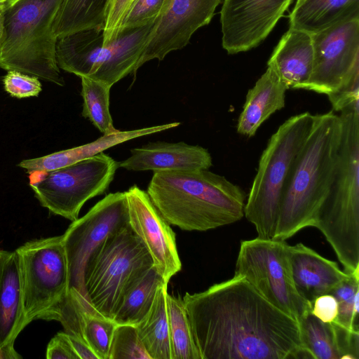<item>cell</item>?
Segmentation results:
<instances>
[{
    "instance_id": "obj_41",
    "label": "cell",
    "mask_w": 359,
    "mask_h": 359,
    "mask_svg": "<svg viewBox=\"0 0 359 359\" xmlns=\"http://www.w3.org/2000/svg\"><path fill=\"white\" fill-rule=\"evenodd\" d=\"M8 1L4 4H0V39L3 34L4 11Z\"/></svg>"
},
{
    "instance_id": "obj_17",
    "label": "cell",
    "mask_w": 359,
    "mask_h": 359,
    "mask_svg": "<svg viewBox=\"0 0 359 359\" xmlns=\"http://www.w3.org/2000/svg\"><path fill=\"white\" fill-rule=\"evenodd\" d=\"M26 326L17 252L0 250V348L10 359L21 358L14 343Z\"/></svg>"
},
{
    "instance_id": "obj_31",
    "label": "cell",
    "mask_w": 359,
    "mask_h": 359,
    "mask_svg": "<svg viewBox=\"0 0 359 359\" xmlns=\"http://www.w3.org/2000/svg\"><path fill=\"white\" fill-rule=\"evenodd\" d=\"M117 324L96 311L83 313L82 335L98 359H109L114 332Z\"/></svg>"
},
{
    "instance_id": "obj_18",
    "label": "cell",
    "mask_w": 359,
    "mask_h": 359,
    "mask_svg": "<svg viewBox=\"0 0 359 359\" xmlns=\"http://www.w3.org/2000/svg\"><path fill=\"white\" fill-rule=\"evenodd\" d=\"M155 20L120 29L115 38L104 46L99 62L88 78L112 86L128 74L135 73Z\"/></svg>"
},
{
    "instance_id": "obj_34",
    "label": "cell",
    "mask_w": 359,
    "mask_h": 359,
    "mask_svg": "<svg viewBox=\"0 0 359 359\" xmlns=\"http://www.w3.org/2000/svg\"><path fill=\"white\" fill-rule=\"evenodd\" d=\"M164 2L165 0H133L123 17L118 31L154 21L159 15Z\"/></svg>"
},
{
    "instance_id": "obj_30",
    "label": "cell",
    "mask_w": 359,
    "mask_h": 359,
    "mask_svg": "<svg viewBox=\"0 0 359 359\" xmlns=\"http://www.w3.org/2000/svg\"><path fill=\"white\" fill-rule=\"evenodd\" d=\"M298 323L303 348L308 358L339 359L330 323L321 321L311 312Z\"/></svg>"
},
{
    "instance_id": "obj_16",
    "label": "cell",
    "mask_w": 359,
    "mask_h": 359,
    "mask_svg": "<svg viewBox=\"0 0 359 359\" xmlns=\"http://www.w3.org/2000/svg\"><path fill=\"white\" fill-rule=\"evenodd\" d=\"M130 156L118 163L129 171L179 172L208 170L212 165L208 149L184 142H149L130 150Z\"/></svg>"
},
{
    "instance_id": "obj_14",
    "label": "cell",
    "mask_w": 359,
    "mask_h": 359,
    "mask_svg": "<svg viewBox=\"0 0 359 359\" xmlns=\"http://www.w3.org/2000/svg\"><path fill=\"white\" fill-rule=\"evenodd\" d=\"M292 1L224 0L220 11L223 48L236 54L259 46Z\"/></svg>"
},
{
    "instance_id": "obj_21",
    "label": "cell",
    "mask_w": 359,
    "mask_h": 359,
    "mask_svg": "<svg viewBox=\"0 0 359 359\" xmlns=\"http://www.w3.org/2000/svg\"><path fill=\"white\" fill-rule=\"evenodd\" d=\"M180 124V122H173L132 130H118L114 133L103 135L90 143L41 157L23 160L18 164V166L25 169L28 173L48 172L89 158L128 140L173 128Z\"/></svg>"
},
{
    "instance_id": "obj_12",
    "label": "cell",
    "mask_w": 359,
    "mask_h": 359,
    "mask_svg": "<svg viewBox=\"0 0 359 359\" xmlns=\"http://www.w3.org/2000/svg\"><path fill=\"white\" fill-rule=\"evenodd\" d=\"M311 36L313 65L305 90L329 96L359 86V18Z\"/></svg>"
},
{
    "instance_id": "obj_4",
    "label": "cell",
    "mask_w": 359,
    "mask_h": 359,
    "mask_svg": "<svg viewBox=\"0 0 359 359\" xmlns=\"http://www.w3.org/2000/svg\"><path fill=\"white\" fill-rule=\"evenodd\" d=\"M339 112L338 158L314 227L332 246L344 271L359 276V108Z\"/></svg>"
},
{
    "instance_id": "obj_42",
    "label": "cell",
    "mask_w": 359,
    "mask_h": 359,
    "mask_svg": "<svg viewBox=\"0 0 359 359\" xmlns=\"http://www.w3.org/2000/svg\"><path fill=\"white\" fill-rule=\"evenodd\" d=\"M0 359H10L8 355L0 348Z\"/></svg>"
},
{
    "instance_id": "obj_29",
    "label": "cell",
    "mask_w": 359,
    "mask_h": 359,
    "mask_svg": "<svg viewBox=\"0 0 359 359\" xmlns=\"http://www.w3.org/2000/svg\"><path fill=\"white\" fill-rule=\"evenodd\" d=\"M83 97L82 116L88 118L103 135L114 133L118 130L113 125L109 111V84L88 77H81Z\"/></svg>"
},
{
    "instance_id": "obj_13",
    "label": "cell",
    "mask_w": 359,
    "mask_h": 359,
    "mask_svg": "<svg viewBox=\"0 0 359 359\" xmlns=\"http://www.w3.org/2000/svg\"><path fill=\"white\" fill-rule=\"evenodd\" d=\"M221 0H165L155 20L137 69L153 59L162 60L187 46L192 34L211 21Z\"/></svg>"
},
{
    "instance_id": "obj_20",
    "label": "cell",
    "mask_w": 359,
    "mask_h": 359,
    "mask_svg": "<svg viewBox=\"0 0 359 359\" xmlns=\"http://www.w3.org/2000/svg\"><path fill=\"white\" fill-rule=\"evenodd\" d=\"M287 88L305 89L313 65L311 34L290 28L283 35L268 62Z\"/></svg>"
},
{
    "instance_id": "obj_24",
    "label": "cell",
    "mask_w": 359,
    "mask_h": 359,
    "mask_svg": "<svg viewBox=\"0 0 359 359\" xmlns=\"http://www.w3.org/2000/svg\"><path fill=\"white\" fill-rule=\"evenodd\" d=\"M290 27L311 34L359 18V0H299L289 16Z\"/></svg>"
},
{
    "instance_id": "obj_7",
    "label": "cell",
    "mask_w": 359,
    "mask_h": 359,
    "mask_svg": "<svg viewBox=\"0 0 359 359\" xmlns=\"http://www.w3.org/2000/svg\"><path fill=\"white\" fill-rule=\"evenodd\" d=\"M152 266L149 251L128 225L108 237L89 257L83 273L88 302L113 319L125 293Z\"/></svg>"
},
{
    "instance_id": "obj_22",
    "label": "cell",
    "mask_w": 359,
    "mask_h": 359,
    "mask_svg": "<svg viewBox=\"0 0 359 359\" xmlns=\"http://www.w3.org/2000/svg\"><path fill=\"white\" fill-rule=\"evenodd\" d=\"M287 89L274 69L268 66L247 93L238 119L237 132L248 137L254 136L264 121L285 107Z\"/></svg>"
},
{
    "instance_id": "obj_26",
    "label": "cell",
    "mask_w": 359,
    "mask_h": 359,
    "mask_svg": "<svg viewBox=\"0 0 359 359\" xmlns=\"http://www.w3.org/2000/svg\"><path fill=\"white\" fill-rule=\"evenodd\" d=\"M111 0H64L53 23L57 37L89 28L104 30Z\"/></svg>"
},
{
    "instance_id": "obj_39",
    "label": "cell",
    "mask_w": 359,
    "mask_h": 359,
    "mask_svg": "<svg viewBox=\"0 0 359 359\" xmlns=\"http://www.w3.org/2000/svg\"><path fill=\"white\" fill-rule=\"evenodd\" d=\"M48 359H79L67 334L60 332L49 341L46 349Z\"/></svg>"
},
{
    "instance_id": "obj_37",
    "label": "cell",
    "mask_w": 359,
    "mask_h": 359,
    "mask_svg": "<svg viewBox=\"0 0 359 359\" xmlns=\"http://www.w3.org/2000/svg\"><path fill=\"white\" fill-rule=\"evenodd\" d=\"M133 0H111L104 28V43L116 36L123 17Z\"/></svg>"
},
{
    "instance_id": "obj_43",
    "label": "cell",
    "mask_w": 359,
    "mask_h": 359,
    "mask_svg": "<svg viewBox=\"0 0 359 359\" xmlns=\"http://www.w3.org/2000/svg\"><path fill=\"white\" fill-rule=\"evenodd\" d=\"M8 0H0V4H4Z\"/></svg>"
},
{
    "instance_id": "obj_8",
    "label": "cell",
    "mask_w": 359,
    "mask_h": 359,
    "mask_svg": "<svg viewBox=\"0 0 359 359\" xmlns=\"http://www.w3.org/2000/svg\"><path fill=\"white\" fill-rule=\"evenodd\" d=\"M15 251L26 325L37 319L54 320L68 288L62 235L27 241Z\"/></svg>"
},
{
    "instance_id": "obj_27",
    "label": "cell",
    "mask_w": 359,
    "mask_h": 359,
    "mask_svg": "<svg viewBox=\"0 0 359 359\" xmlns=\"http://www.w3.org/2000/svg\"><path fill=\"white\" fill-rule=\"evenodd\" d=\"M163 283L165 282L153 266L125 293L112 320L117 325L137 326L149 312Z\"/></svg>"
},
{
    "instance_id": "obj_23",
    "label": "cell",
    "mask_w": 359,
    "mask_h": 359,
    "mask_svg": "<svg viewBox=\"0 0 359 359\" xmlns=\"http://www.w3.org/2000/svg\"><path fill=\"white\" fill-rule=\"evenodd\" d=\"M104 30L89 28L57 38L56 60L60 68L78 76L89 77L100 58Z\"/></svg>"
},
{
    "instance_id": "obj_11",
    "label": "cell",
    "mask_w": 359,
    "mask_h": 359,
    "mask_svg": "<svg viewBox=\"0 0 359 359\" xmlns=\"http://www.w3.org/2000/svg\"><path fill=\"white\" fill-rule=\"evenodd\" d=\"M118 168V162L100 152L60 169L41 172V177L29 186L41 206L73 222L86 202L106 192Z\"/></svg>"
},
{
    "instance_id": "obj_32",
    "label": "cell",
    "mask_w": 359,
    "mask_h": 359,
    "mask_svg": "<svg viewBox=\"0 0 359 359\" xmlns=\"http://www.w3.org/2000/svg\"><path fill=\"white\" fill-rule=\"evenodd\" d=\"M330 294L338 302V315L334 321L349 330L359 331V276L351 275Z\"/></svg>"
},
{
    "instance_id": "obj_9",
    "label": "cell",
    "mask_w": 359,
    "mask_h": 359,
    "mask_svg": "<svg viewBox=\"0 0 359 359\" xmlns=\"http://www.w3.org/2000/svg\"><path fill=\"white\" fill-rule=\"evenodd\" d=\"M290 245L255 238L241 242L235 274L243 276L267 301L299 322L311 304L297 291L292 273Z\"/></svg>"
},
{
    "instance_id": "obj_19",
    "label": "cell",
    "mask_w": 359,
    "mask_h": 359,
    "mask_svg": "<svg viewBox=\"0 0 359 359\" xmlns=\"http://www.w3.org/2000/svg\"><path fill=\"white\" fill-rule=\"evenodd\" d=\"M290 254L295 287L311 304L316 297L330 294L351 275L302 243L290 245Z\"/></svg>"
},
{
    "instance_id": "obj_38",
    "label": "cell",
    "mask_w": 359,
    "mask_h": 359,
    "mask_svg": "<svg viewBox=\"0 0 359 359\" xmlns=\"http://www.w3.org/2000/svg\"><path fill=\"white\" fill-rule=\"evenodd\" d=\"M311 313L324 323L334 322L338 315V302L331 294L320 295L312 302Z\"/></svg>"
},
{
    "instance_id": "obj_40",
    "label": "cell",
    "mask_w": 359,
    "mask_h": 359,
    "mask_svg": "<svg viewBox=\"0 0 359 359\" xmlns=\"http://www.w3.org/2000/svg\"><path fill=\"white\" fill-rule=\"evenodd\" d=\"M67 335L79 359H98L83 338L69 334Z\"/></svg>"
},
{
    "instance_id": "obj_33",
    "label": "cell",
    "mask_w": 359,
    "mask_h": 359,
    "mask_svg": "<svg viewBox=\"0 0 359 359\" xmlns=\"http://www.w3.org/2000/svg\"><path fill=\"white\" fill-rule=\"evenodd\" d=\"M109 359H151L132 325H117L112 338Z\"/></svg>"
},
{
    "instance_id": "obj_25",
    "label": "cell",
    "mask_w": 359,
    "mask_h": 359,
    "mask_svg": "<svg viewBox=\"0 0 359 359\" xmlns=\"http://www.w3.org/2000/svg\"><path fill=\"white\" fill-rule=\"evenodd\" d=\"M168 283H161L147 316L136 326L151 359H172L166 296Z\"/></svg>"
},
{
    "instance_id": "obj_10",
    "label": "cell",
    "mask_w": 359,
    "mask_h": 359,
    "mask_svg": "<svg viewBox=\"0 0 359 359\" xmlns=\"http://www.w3.org/2000/svg\"><path fill=\"white\" fill-rule=\"evenodd\" d=\"M129 225L124 192L107 194L82 217L73 221L62 234L67 267L68 288L65 302L87 309L83 273L93 252L111 235Z\"/></svg>"
},
{
    "instance_id": "obj_5",
    "label": "cell",
    "mask_w": 359,
    "mask_h": 359,
    "mask_svg": "<svg viewBox=\"0 0 359 359\" xmlns=\"http://www.w3.org/2000/svg\"><path fill=\"white\" fill-rule=\"evenodd\" d=\"M64 0H8L0 39V68L65 86L53 26Z\"/></svg>"
},
{
    "instance_id": "obj_6",
    "label": "cell",
    "mask_w": 359,
    "mask_h": 359,
    "mask_svg": "<svg viewBox=\"0 0 359 359\" xmlns=\"http://www.w3.org/2000/svg\"><path fill=\"white\" fill-rule=\"evenodd\" d=\"M314 117L306 111L289 118L272 135L261 155L244 207V216L254 224L258 238L273 236L285 184Z\"/></svg>"
},
{
    "instance_id": "obj_28",
    "label": "cell",
    "mask_w": 359,
    "mask_h": 359,
    "mask_svg": "<svg viewBox=\"0 0 359 359\" xmlns=\"http://www.w3.org/2000/svg\"><path fill=\"white\" fill-rule=\"evenodd\" d=\"M166 304L172 359H201L182 297L168 293Z\"/></svg>"
},
{
    "instance_id": "obj_35",
    "label": "cell",
    "mask_w": 359,
    "mask_h": 359,
    "mask_svg": "<svg viewBox=\"0 0 359 359\" xmlns=\"http://www.w3.org/2000/svg\"><path fill=\"white\" fill-rule=\"evenodd\" d=\"M5 91L18 99L36 97L42 90L39 78L15 70L8 71L3 79Z\"/></svg>"
},
{
    "instance_id": "obj_36",
    "label": "cell",
    "mask_w": 359,
    "mask_h": 359,
    "mask_svg": "<svg viewBox=\"0 0 359 359\" xmlns=\"http://www.w3.org/2000/svg\"><path fill=\"white\" fill-rule=\"evenodd\" d=\"M330 323L339 359H358L359 331L349 330L335 321Z\"/></svg>"
},
{
    "instance_id": "obj_3",
    "label": "cell",
    "mask_w": 359,
    "mask_h": 359,
    "mask_svg": "<svg viewBox=\"0 0 359 359\" xmlns=\"http://www.w3.org/2000/svg\"><path fill=\"white\" fill-rule=\"evenodd\" d=\"M340 139L341 121L334 110L315 115L285 184L272 239L285 241L314 226L334 177Z\"/></svg>"
},
{
    "instance_id": "obj_44",
    "label": "cell",
    "mask_w": 359,
    "mask_h": 359,
    "mask_svg": "<svg viewBox=\"0 0 359 359\" xmlns=\"http://www.w3.org/2000/svg\"><path fill=\"white\" fill-rule=\"evenodd\" d=\"M297 1H299V0H297Z\"/></svg>"
},
{
    "instance_id": "obj_15",
    "label": "cell",
    "mask_w": 359,
    "mask_h": 359,
    "mask_svg": "<svg viewBox=\"0 0 359 359\" xmlns=\"http://www.w3.org/2000/svg\"><path fill=\"white\" fill-rule=\"evenodd\" d=\"M125 193L129 225L149 251L156 270L168 283L182 268L175 234L154 206L147 191L133 185Z\"/></svg>"
},
{
    "instance_id": "obj_2",
    "label": "cell",
    "mask_w": 359,
    "mask_h": 359,
    "mask_svg": "<svg viewBox=\"0 0 359 359\" xmlns=\"http://www.w3.org/2000/svg\"><path fill=\"white\" fill-rule=\"evenodd\" d=\"M147 193L165 220L184 231L215 229L244 216V191L208 170L154 172Z\"/></svg>"
},
{
    "instance_id": "obj_1",
    "label": "cell",
    "mask_w": 359,
    "mask_h": 359,
    "mask_svg": "<svg viewBox=\"0 0 359 359\" xmlns=\"http://www.w3.org/2000/svg\"><path fill=\"white\" fill-rule=\"evenodd\" d=\"M182 300L201 359L308 358L299 323L241 275Z\"/></svg>"
}]
</instances>
